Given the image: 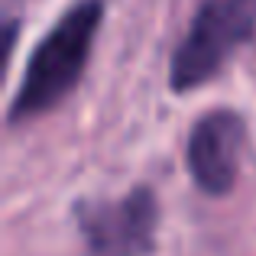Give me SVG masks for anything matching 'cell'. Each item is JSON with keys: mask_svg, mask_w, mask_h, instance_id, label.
<instances>
[{"mask_svg": "<svg viewBox=\"0 0 256 256\" xmlns=\"http://www.w3.org/2000/svg\"><path fill=\"white\" fill-rule=\"evenodd\" d=\"M253 32L256 0H201L188 32L172 52L169 88L175 94H188L208 84Z\"/></svg>", "mask_w": 256, "mask_h": 256, "instance_id": "2", "label": "cell"}, {"mask_svg": "<svg viewBox=\"0 0 256 256\" xmlns=\"http://www.w3.org/2000/svg\"><path fill=\"white\" fill-rule=\"evenodd\" d=\"M246 150V124L234 110H208L194 120L185 146V162L204 194H227L237 185Z\"/></svg>", "mask_w": 256, "mask_h": 256, "instance_id": "4", "label": "cell"}, {"mask_svg": "<svg viewBox=\"0 0 256 256\" xmlns=\"http://www.w3.org/2000/svg\"><path fill=\"white\" fill-rule=\"evenodd\" d=\"M75 218L88 256H146L156 246L159 204L146 185L114 201H78Z\"/></svg>", "mask_w": 256, "mask_h": 256, "instance_id": "3", "label": "cell"}, {"mask_svg": "<svg viewBox=\"0 0 256 256\" xmlns=\"http://www.w3.org/2000/svg\"><path fill=\"white\" fill-rule=\"evenodd\" d=\"M104 20V0H78L62 13L56 26L39 39L26 62L23 82L6 110V124L23 126L32 117L58 107L84 78L94 36Z\"/></svg>", "mask_w": 256, "mask_h": 256, "instance_id": "1", "label": "cell"}]
</instances>
